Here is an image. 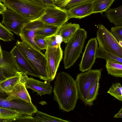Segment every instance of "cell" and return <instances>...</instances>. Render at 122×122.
Here are the masks:
<instances>
[{"label":"cell","mask_w":122,"mask_h":122,"mask_svg":"<svg viewBox=\"0 0 122 122\" xmlns=\"http://www.w3.org/2000/svg\"><path fill=\"white\" fill-rule=\"evenodd\" d=\"M56 76L53 90L54 100L60 109L66 112L73 110L79 98L75 80L64 72L57 73Z\"/></svg>","instance_id":"cell-1"},{"label":"cell","mask_w":122,"mask_h":122,"mask_svg":"<svg viewBox=\"0 0 122 122\" xmlns=\"http://www.w3.org/2000/svg\"><path fill=\"white\" fill-rule=\"evenodd\" d=\"M3 3L8 9L30 21L39 19L43 14L45 7L32 0H4Z\"/></svg>","instance_id":"cell-2"},{"label":"cell","mask_w":122,"mask_h":122,"mask_svg":"<svg viewBox=\"0 0 122 122\" xmlns=\"http://www.w3.org/2000/svg\"><path fill=\"white\" fill-rule=\"evenodd\" d=\"M15 45L38 73L40 78L48 82L46 61L45 55L40 51L23 41L17 40Z\"/></svg>","instance_id":"cell-3"},{"label":"cell","mask_w":122,"mask_h":122,"mask_svg":"<svg viewBox=\"0 0 122 122\" xmlns=\"http://www.w3.org/2000/svg\"><path fill=\"white\" fill-rule=\"evenodd\" d=\"M87 32L80 28L67 42L64 52L63 63L65 69L72 66L79 57L83 48Z\"/></svg>","instance_id":"cell-4"},{"label":"cell","mask_w":122,"mask_h":122,"mask_svg":"<svg viewBox=\"0 0 122 122\" xmlns=\"http://www.w3.org/2000/svg\"><path fill=\"white\" fill-rule=\"evenodd\" d=\"M98 48L122 58V46L111 32L103 25L99 26L97 32Z\"/></svg>","instance_id":"cell-5"},{"label":"cell","mask_w":122,"mask_h":122,"mask_svg":"<svg viewBox=\"0 0 122 122\" xmlns=\"http://www.w3.org/2000/svg\"><path fill=\"white\" fill-rule=\"evenodd\" d=\"M103 69H90L85 72L79 74L75 80L77 88L78 98L84 103L88 92L93 83L101 78Z\"/></svg>","instance_id":"cell-6"},{"label":"cell","mask_w":122,"mask_h":122,"mask_svg":"<svg viewBox=\"0 0 122 122\" xmlns=\"http://www.w3.org/2000/svg\"><path fill=\"white\" fill-rule=\"evenodd\" d=\"M44 24L60 27L70 19L67 10L55 4L46 6L44 12L39 19Z\"/></svg>","instance_id":"cell-7"},{"label":"cell","mask_w":122,"mask_h":122,"mask_svg":"<svg viewBox=\"0 0 122 122\" xmlns=\"http://www.w3.org/2000/svg\"><path fill=\"white\" fill-rule=\"evenodd\" d=\"M44 55L46 61L48 82H50L55 78L59 64L63 58V51L60 44L56 47L47 46Z\"/></svg>","instance_id":"cell-8"},{"label":"cell","mask_w":122,"mask_h":122,"mask_svg":"<svg viewBox=\"0 0 122 122\" xmlns=\"http://www.w3.org/2000/svg\"><path fill=\"white\" fill-rule=\"evenodd\" d=\"M2 23L9 30L19 35L24 26L30 21L21 15L9 9H7L1 14Z\"/></svg>","instance_id":"cell-9"},{"label":"cell","mask_w":122,"mask_h":122,"mask_svg":"<svg viewBox=\"0 0 122 122\" xmlns=\"http://www.w3.org/2000/svg\"><path fill=\"white\" fill-rule=\"evenodd\" d=\"M98 45L96 38H91L88 41L79 65V70L82 72L91 69L94 63Z\"/></svg>","instance_id":"cell-10"},{"label":"cell","mask_w":122,"mask_h":122,"mask_svg":"<svg viewBox=\"0 0 122 122\" xmlns=\"http://www.w3.org/2000/svg\"><path fill=\"white\" fill-rule=\"evenodd\" d=\"M0 106L16 110L22 113L32 116L38 111L36 107L32 103L20 99L7 101L0 97Z\"/></svg>","instance_id":"cell-11"},{"label":"cell","mask_w":122,"mask_h":122,"mask_svg":"<svg viewBox=\"0 0 122 122\" xmlns=\"http://www.w3.org/2000/svg\"><path fill=\"white\" fill-rule=\"evenodd\" d=\"M10 53L23 74L40 78L38 73L16 45L12 48Z\"/></svg>","instance_id":"cell-12"},{"label":"cell","mask_w":122,"mask_h":122,"mask_svg":"<svg viewBox=\"0 0 122 122\" xmlns=\"http://www.w3.org/2000/svg\"><path fill=\"white\" fill-rule=\"evenodd\" d=\"M44 23L39 19L29 21L22 28L19 34L22 41L26 42L36 49L40 51L35 43L34 38L37 30Z\"/></svg>","instance_id":"cell-13"},{"label":"cell","mask_w":122,"mask_h":122,"mask_svg":"<svg viewBox=\"0 0 122 122\" xmlns=\"http://www.w3.org/2000/svg\"><path fill=\"white\" fill-rule=\"evenodd\" d=\"M22 78L26 88L31 89L40 96L51 94L52 87L49 83L41 82L32 77L29 78L27 75L24 74Z\"/></svg>","instance_id":"cell-14"},{"label":"cell","mask_w":122,"mask_h":122,"mask_svg":"<svg viewBox=\"0 0 122 122\" xmlns=\"http://www.w3.org/2000/svg\"><path fill=\"white\" fill-rule=\"evenodd\" d=\"M3 57L0 56V67L7 77L23 73L20 70L10 52L2 50Z\"/></svg>","instance_id":"cell-15"},{"label":"cell","mask_w":122,"mask_h":122,"mask_svg":"<svg viewBox=\"0 0 122 122\" xmlns=\"http://www.w3.org/2000/svg\"><path fill=\"white\" fill-rule=\"evenodd\" d=\"M30 116L24 114L15 109L0 106V122H29Z\"/></svg>","instance_id":"cell-16"},{"label":"cell","mask_w":122,"mask_h":122,"mask_svg":"<svg viewBox=\"0 0 122 122\" xmlns=\"http://www.w3.org/2000/svg\"><path fill=\"white\" fill-rule=\"evenodd\" d=\"M93 2L85 3L78 4L66 10L70 19H80L92 14Z\"/></svg>","instance_id":"cell-17"},{"label":"cell","mask_w":122,"mask_h":122,"mask_svg":"<svg viewBox=\"0 0 122 122\" xmlns=\"http://www.w3.org/2000/svg\"><path fill=\"white\" fill-rule=\"evenodd\" d=\"M26 89L22 76L20 81L15 85L11 92L7 95L8 97L5 99V100L9 101L20 99L30 103L32 102L30 96Z\"/></svg>","instance_id":"cell-18"},{"label":"cell","mask_w":122,"mask_h":122,"mask_svg":"<svg viewBox=\"0 0 122 122\" xmlns=\"http://www.w3.org/2000/svg\"><path fill=\"white\" fill-rule=\"evenodd\" d=\"M80 28L78 24L65 23L59 27L57 33L61 36L62 42L66 43Z\"/></svg>","instance_id":"cell-19"},{"label":"cell","mask_w":122,"mask_h":122,"mask_svg":"<svg viewBox=\"0 0 122 122\" xmlns=\"http://www.w3.org/2000/svg\"><path fill=\"white\" fill-rule=\"evenodd\" d=\"M23 74L7 77L0 82V93L5 94L7 95L9 94L20 81Z\"/></svg>","instance_id":"cell-20"},{"label":"cell","mask_w":122,"mask_h":122,"mask_svg":"<svg viewBox=\"0 0 122 122\" xmlns=\"http://www.w3.org/2000/svg\"><path fill=\"white\" fill-rule=\"evenodd\" d=\"M105 14L110 22L115 26H122V6L114 9H108Z\"/></svg>","instance_id":"cell-21"},{"label":"cell","mask_w":122,"mask_h":122,"mask_svg":"<svg viewBox=\"0 0 122 122\" xmlns=\"http://www.w3.org/2000/svg\"><path fill=\"white\" fill-rule=\"evenodd\" d=\"M106 67L108 74L114 77H122V64L106 60Z\"/></svg>","instance_id":"cell-22"},{"label":"cell","mask_w":122,"mask_h":122,"mask_svg":"<svg viewBox=\"0 0 122 122\" xmlns=\"http://www.w3.org/2000/svg\"><path fill=\"white\" fill-rule=\"evenodd\" d=\"M59 28L55 26L44 24L37 30L35 35L45 38L56 34Z\"/></svg>","instance_id":"cell-23"},{"label":"cell","mask_w":122,"mask_h":122,"mask_svg":"<svg viewBox=\"0 0 122 122\" xmlns=\"http://www.w3.org/2000/svg\"><path fill=\"white\" fill-rule=\"evenodd\" d=\"M115 0H96L93 3L92 13L102 14L108 9Z\"/></svg>","instance_id":"cell-24"},{"label":"cell","mask_w":122,"mask_h":122,"mask_svg":"<svg viewBox=\"0 0 122 122\" xmlns=\"http://www.w3.org/2000/svg\"><path fill=\"white\" fill-rule=\"evenodd\" d=\"M100 79L96 80L92 85L87 94L85 103L86 105L89 106L93 105V102L96 99L98 94L99 87Z\"/></svg>","instance_id":"cell-25"},{"label":"cell","mask_w":122,"mask_h":122,"mask_svg":"<svg viewBox=\"0 0 122 122\" xmlns=\"http://www.w3.org/2000/svg\"><path fill=\"white\" fill-rule=\"evenodd\" d=\"M33 118L34 122H68L69 121L50 115L38 110Z\"/></svg>","instance_id":"cell-26"},{"label":"cell","mask_w":122,"mask_h":122,"mask_svg":"<svg viewBox=\"0 0 122 122\" xmlns=\"http://www.w3.org/2000/svg\"><path fill=\"white\" fill-rule=\"evenodd\" d=\"M96 58L103 59L122 64V58L111 53L102 50L98 47L97 50Z\"/></svg>","instance_id":"cell-27"},{"label":"cell","mask_w":122,"mask_h":122,"mask_svg":"<svg viewBox=\"0 0 122 122\" xmlns=\"http://www.w3.org/2000/svg\"><path fill=\"white\" fill-rule=\"evenodd\" d=\"M107 93L118 100L122 101V88L119 83L113 84Z\"/></svg>","instance_id":"cell-28"},{"label":"cell","mask_w":122,"mask_h":122,"mask_svg":"<svg viewBox=\"0 0 122 122\" xmlns=\"http://www.w3.org/2000/svg\"><path fill=\"white\" fill-rule=\"evenodd\" d=\"M13 34L5 26L0 23V39L5 42L14 40Z\"/></svg>","instance_id":"cell-29"},{"label":"cell","mask_w":122,"mask_h":122,"mask_svg":"<svg viewBox=\"0 0 122 122\" xmlns=\"http://www.w3.org/2000/svg\"><path fill=\"white\" fill-rule=\"evenodd\" d=\"M96 0H69L58 6L67 10L73 6L79 4L88 2H93Z\"/></svg>","instance_id":"cell-30"},{"label":"cell","mask_w":122,"mask_h":122,"mask_svg":"<svg viewBox=\"0 0 122 122\" xmlns=\"http://www.w3.org/2000/svg\"><path fill=\"white\" fill-rule=\"evenodd\" d=\"M110 31L119 42L122 41V26H115L111 28Z\"/></svg>","instance_id":"cell-31"},{"label":"cell","mask_w":122,"mask_h":122,"mask_svg":"<svg viewBox=\"0 0 122 122\" xmlns=\"http://www.w3.org/2000/svg\"><path fill=\"white\" fill-rule=\"evenodd\" d=\"M34 40L36 45L41 50L46 49L47 48V46L45 38L35 35Z\"/></svg>","instance_id":"cell-32"},{"label":"cell","mask_w":122,"mask_h":122,"mask_svg":"<svg viewBox=\"0 0 122 122\" xmlns=\"http://www.w3.org/2000/svg\"><path fill=\"white\" fill-rule=\"evenodd\" d=\"M47 47H56L60 45L58 43L56 39V34L45 38Z\"/></svg>","instance_id":"cell-33"},{"label":"cell","mask_w":122,"mask_h":122,"mask_svg":"<svg viewBox=\"0 0 122 122\" xmlns=\"http://www.w3.org/2000/svg\"><path fill=\"white\" fill-rule=\"evenodd\" d=\"M45 7L50 4H55L54 0H32Z\"/></svg>","instance_id":"cell-34"},{"label":"cell","mask_w":122,"mask_h":122,"mask_svg":"<svg viewBox=\"0 0 122 122\" xmlns=\"http://www.w3.org/2000/svg\"><path fill=\"white\" fill-rule=\"evenodd\" d=\"M6 76L2 68L0 67V82L6 78Z\"/></svg>","instance_id":"cell-35"},{"label":"cell","mask_w":122,"mask_h":122,"mask_svg":"<svg viewBox=\"0 0 122 122\" xmlns=\"http://www.w3.org/2000/svg\"><path fill=\"white\" fill-rule=\"evenodd\" d=\"M7 9V7L5 5L0 2V14H1Z\"/></svg>","instance_id":"cell-36"},{"label":"cell","mask_w":122,"mask_h":122,"mask_svg":"<svg viewBox=\"0 0 122 122\" xmlns=\"http://www.w3.org/2000/svg\"><path fill=\"white\" fill-rule=\"evenodd\" d=\"M55 5L58 6L59 5L64 3L69 0H54Z\"/></svg>","instance_id":"cell-37"},{"label":"cell","mask_w":122,"mask_h":122,"mask_svg":"<svg viewBox=\"0 0 122 122\" xmlns=\"http://www.w3.org/2000/svg\"><path fill=\"white\" fill-rule=\"evenodd\" d=\"M114 117L116 118H122V108L119 112L114 116Z\"/></svg>","instance_id":"cell-38"},{"label":"cell","mask_w":122,"mask_h":122,"mask_svg":"<svg viewBox=\"0 0 122 122\" xmlns=\"http://www.w3.org/2000/svg\"><path fill=\"white\" fill-rule=\"evenodd\" d=\"M0 56L2 57H3V54L2 52V50L1 49L0 45Z\"/></svg>","instance_id":"cell-39"},{"label":"cell","mask_w":122,"mask_h":122,"mask_svg":"<svg viewBox=\"0 0 122 122\" xmlns=\"http://www.w3.org/2000/svg\"><path fill=\"white\" fill-rule=\"evenodd\" d=\"M4 1V0H0V2H3Z\"/></svg>","instance_id":"cell-40"}]
</instances>
